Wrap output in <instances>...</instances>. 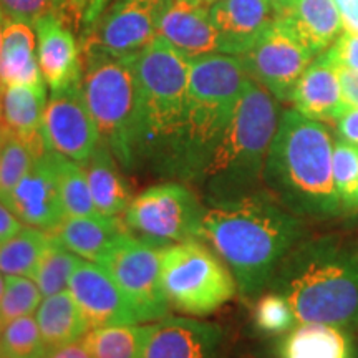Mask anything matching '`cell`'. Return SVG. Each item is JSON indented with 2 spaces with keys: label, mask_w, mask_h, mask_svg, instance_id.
<instances>
[{
  "label": "cell",
  "mask_w": 358,
  "mask_h": 358,
  "mask_svg": "<svg viewBox=\"0 0 358 358\" xmlns=\"http://www.w3.org/2000/svg\"><path fill=\"white\" fill-rule=\"evenodd\" d=\"M307 221L257 189L206 204L203 239L229 267L244 299H257L285 256L308 236Z\"/></svg>",
  "instance_id": "obj_1"
},
{
  "label": "cell",
  "mask_w": 358,
  "mask_h": 358,
  "mask_svg": "<svg viewBox=\"0 0 358 358\" xmlns=\"http://www.w3.org/2000/svg\"><path fill=\"white\" fill-rule=\"evenodd\" d=\"M267 290L292 306L297 324L358 327V252L337 234L307 236L277 267Z\"/></svg>",
  "instance_id": "obj_2"
},
{
  "label": "cell",
  "mask_w": 358,
  "mask_h": 358,
  "mask_svg": "<svg viewBox=\"0 0 358 358\" xmlns=\"http://www.w3.org/2000/svg\"><path fill=\"white\" fill-rule=\"evenodd\" d=\"M334 145L325 123L284 111L264 166V189L306 221L343 217L334 182Z\"/></svg>",
  "instance_id": "obj_3"
},
{
  "label": "cell",
  "mask_w": 358,
  "mask_h": 358,
  "mask_svg": "<svg viewBox=\"0 0 358 358\" xmlns=\"http://www.w3.org/2000/svg\"><path fill=\"white\" fill-rule=\"evenodd\" d=\"M191 58L159 35L134 55L138 88L136 163L176 178L187 123Z\"/></svg>",
  "instance_id": "obj_4"
},
{
  "label": "cell",
  "mask_w": 358,
  "mask_h": 358,
  "mask_svg": "<svg viewBox=\"0 0 358 358\" xmlns=\"http://www.w3.org/2000/svg\"><path fill=\"white\" fill-rule=\"evenodd\" d=\"M280 115L279 101L249 80L226 131L196 182L206 204L262 189L264 166Z\"/></svg>",
  "instance_id": "obj_5"
},
{
  "label": "cell",
  "mask_w": 358,
  "mask_h": 358,
  "mask_svg": "<svg viewBox=\"0 0 358 358\" xmlns=\"http://www.w3.org/2000/svg\"><path fill=\"white\" fill-rule=\"evenodd\" d=\"M249 80L241 57L216 52L191 58L187 123L178 179L198 182Z\"/></svg>",
  "instance_id": "obj_6"
},
{
  "label": "cell",
  "mask_w": 358,
  "mask_h": 358,
  "mask_svg": "<svg viewBox=\"0 0 358 358\" xmlns=\"http://www.w3.org/2000/svg\"><path fill=\"white\" fill-rule=\"evenodd\" d=\"M85 100L101 141L124 171L136 166L138 88L134 55L82 53Z\"/></svg>",
  "instance_id": "obj_7"
},
{
  "label": "cell",
  "mask_w": 358,
  "mask_h": 358,
  "mask_svg": "<svg viewBox=\"0 0 358 358\" xmlns=\"http://www.w3.org/2000/svg\"><path fill=\"white\" fill-rule=\"evenodd\" d=\"M161 279L169 307L187 317H208L229 303L237 284L229 267L204 241L163 249Z\"/></svg>",
  "instance_id": "obj_8"
},
{
  "label": "cell",
  "mask_w": 358,
  "mask_h": 358,
  "mask_svg": "<svg viewBox=\"0 0 358 358\" xmlns=\"http://www.w3.org/2000/svg\"><path fill=\"white\" fill-rule=\"evenodd\" d=\"M206 204L182 181H164L134 196L122 219L128 232L146 243L168 245L203 239Z\"/></svg>",
  "instance_id": "obj_9"
},
{
  "label": "cell",
  "mask_w": 358,
  "mask_h": 358,
  "mask_svg": "<svg viewBox=\"0 0 358 358\" xmlns=\"http://www.w3.org/2000/svg\"><path fill=\"white\" fill-rule=\"evenodd\" d=\"M163 249L124 232L98 262L127 295L140 322L161 320L171 310L161 279Z\"/></svg>",
  "instance_id": "obj_10"
},
{
  "label": "cell",
  "mask_w": 358,
  "mask_h": 358,
  "mask_svg": "<svg viewBox=\"0 0 358 358\" xmlns=\"http://www.w3.org/2000/svg\"><path fill=\"white\" fill-rule=\"evenodd\" d=\"M315 57L290 22L277 17L257 42L241 55V60L250 80L266 88L277 101L287 103Z\"/></svg>",
  "instance_id": "obj_11"
},
{
  "label": "cell",
  "mask_w": 358,
  "mask_h": 358,
  "mask_svg": "<svg viewBox=\"0 0 358 358\" xmlns=\"http://www.w3.org/2000/svg\"><path fill=\"white\" fill-rule=\"evenodd\" d=\"M168 0H111L92 24L80 30L82 53L138 55L158 35Z\"/></svg>",
  "instance_id": "obj_12"
},
{
  "label": "cell",
  "mask_w": 358,
  "mask_h": 358,
  "mask_svg": "<svg viewBox=\"0 0 358 358\" xmlns=\"http://www.w3.org/2000/svg\"><path fill=\"white\" fill-rule=\"evenodd\" d=\"M42 136L47 150L83 164L101 138L85 100L82 82L50 92L43 113Z\"/></svg>",
  "instance_id": "obj_13"
},
{
  "label": "cell",
  "mask_w": 358,
  "mask_h": 358,
  "mask_svg": "<svg viewBox=\"0 0 358 358\" xmlns=\"http://www.w3.org/2000/svg\"><path fill=\"white\" fill-rule=\"evenodd\" d=\"M69 292L82 308L92 330L140 322L131 302L101 264L80 259L71 272Z\"/></svg>",
  "instance_id": "obj_14"
},
{
  "label": "cell",
  "mask_w": 358,
  "mask_h": 358,
  "mask_svg": "<svg viewBox=\"0 0 358 358\" xmlns=\"http://www.w3.org/2000/svg\"><path fill=\"white\" fill-rule=\"evenodd\" d=\"M7 206L25 226L37 227L50 234L60 229L66 213L58 189L50 150H45V153L34 161L32 168L13 189Z\"/></svg>",
  "instance_id": "obj_15"
},
{
  "label": "cell",
  "mask_w": 358,
  "mask_h": 358,
  "mask_svg": "<svg viewBox=\"0 0 358 358\" xmlns=\"http://www.w3.org/2000/svg\"><path fill=\"white\" fill-rule=\"evenodd\" d=\"M224 343L221 325L194 317H164L151 325L145 358H219Z\"/></svg>",
  "instance_id": "obj_16"
},
{
  "label": "cell",
  "mask_w": 358,
  "mask_h": 358,
  "mask_svg": "<svg viewBox=\"0 0 358 358\" xmlns=\"http://www.w3.org/2000/svg\"><path fill=\"white\" fill-rule=\"evenodd\" d=\"M34 27L40 70L50 92L82 82L83 57L77 32L57 13L42 17Z\"/></svg>",
  "instance_id": "obj_17"
},
{
  "label": "cell",
  "mask_w": 358,
  "mask_h": 358,
  "mask_svg": "<svg viewBox=\"0 0 358 358\" xmlns=\"http://www.w3.org/2000/svg\"><path fill=\"white\" fill-rule=\"evenodd\" d=\"M219 52L241 57L277 19L268 0H217L209 8Z\"/></svg>",
  "instance_id": "obj_18"
},
{
  "label": "cell",
  "mask_w": 358,
  "mask_h": 358,
  "mask_svg": "<svg viewBox=\"0 0 358 358\" xmlns=\"http://www.w3.org/2000/svg\"><path fill=\"white\" fill-rule=\"evenodd\" d=\"M211 6L204 0H168L161 13L158 35L187 58L219 52Z\"/></svg>",
  "instance_id": "obj_19"
},
{
  "label": "cell",
  "mask_w": 358,
  "mask_h": 358,
  "mask_svg": "<svg viewBox=\"0 0 358 358\" xmlns=\"http://www.w3.org/2000/svg\"><path fill=\"white\" fill-rule=\"evenodd\" d=\"M290 103L294 110L320 123H335L345 110L340 87L338 65L329 52L312 60L299 80Z\"/></svg>",
  "instance_id": "obj_20"
},
{
  "label": "cell",
  "mask_w": 358,
  "mask_h": 358,
  "mask_svg": "<svg viewBox=\"0 0 358 358\" xmlns=\"http://www.w3.org/2000/svg\"><path fill=\"white\" fill-rule=\"evenodd\" d=\"M47 101L45 82L0 90V127L38 151H45L42 123Z\"/></svg>",
  "instance_id": "obj_21"
},
{
  "label": "cell",
  "mask_w": 358,
  "mask_h": 358,
  "mask_svg": "<svg viewBox=\"0 0 358 358\" xmlns=\"http://www.w3.org/2000/svg\"><path fill=\"white\" fill-rule=\"evenodd\" d=\"M275 358H358V348L345 327L297 324L280 335Z\"/></svg>",
  "instance_id": "obj_22"
},
{
  "label": "cell",
  "mask_w": 358,
  "mask_h": 358,
  "mask_svg": "<svg viewBox=\"0 0 358 358\" xmlns=\"http://www.w3.org/2000/svg\"><path fill=\"white\" fill-rule=\"evenodd\" d=\"M87 173L90 191L98 214L101 216H122L133 201L131 186L124 178L110 148L100 141L93 155L82 164Z\"/></svg>",
  "instance_id": "obj_23"
},
{
  "label": "cell",
  "mask_w": 358,
  "mask_h": 358,
  "mask_svg": "<svg viewBox=\"0 0 358 358\" xmlns=\"http://www.w3.org/2000/svg\"><path fill=\"white\" fill-rule=\"evenodd\" d=\"M43 82L37 32L27 22H7L0 48V90Z\"/></svg>",
  "instance_id": "obj_24"
},
{
  "label": "cell",
  "mask_w": 358,
  "mask_h": 358,
  "mask_svg": "<svg viewBox=\"0 0 358 358\" xmlns=\"http://www.w3.org/2000/svg\"><path fill=\"white\" fill-rule=\"evenodd\" d=\"M128 232L120 216H66L55 234L80 259L100 262L120 236Z\"/></svg>",
  "instance_id": "obj_25"
},
{
  "label": "cell",
  "mask_w": 358,
  "mask_h": 358,
  "mask_svg": "<svg viewBox=\"0 0 358 358\" xmlns=\"http://www.w3.org/2000/svg\"><path fill=\"white\" fill-rule=\"evenodd\" d=\"M35 319L48 350L78 342L92 330L82 308L69 290L45 297L40 302Z\"/></svg>",
  "instance_id": "obj_26"
},
{
  "label": "cell",
  "mask_w": 358,
  "mask_h": 358,
  "mask_svg": "<svg viewBox=\"0 0 358 358\" xmlns=\"http://www.w3.org/2000/svg\"><path fill=\"white\" fill-rule=\"evenodd\" d=\"M285 19L315 55L332 47L343 29L334 0H297Z\"/></svg>",
  "instance_id": "obj_27"
},
{
  "label": "cell",
  "mask_w": 358,
  "mask_h": 358,
  "mask_svg": "<svg viewBox=\"0 0 358 358\" xmlns=\"http://www.w3.org/2000/svg\"><path fill=\"white\" fill-rule=\"evenodd\" d=\"M151 325H110L85 335L92 358H145Z\"/></svg>",
  "instance_id": "obj_28"
},
{
  "label": "cell",
  "mask_w": 358,
  "mask_h": 358,
  "mask_svg": "<svg viewBox=\"0 0 358 358\" xmlns=\"http://www.w3.org/2000/svg\"><path fill=\"white\" fill-rule=\"evenodd\" d=\"M48 241L50 232L24 226L15 236L0 244V272L3 275L32 277Z\"/></svg>",
  "instance_id": "obj_29"
},
{
  "label": "cell",
  "mask_w": 358,
  "mask_h": 358,
  "mask_svg": "<svg viewBox=\"0 0 358 358\" xmlns=\"http://www.w3.org/2000/svg\"><path fill=\"white\" fill-rule=\"evenodd\" d=\"M52 153L58 179V189H60L66 216H98L85 168L77 161L66 158L57 151H52Z\"/></svg>",
  "instance_id": "obj_30"
},
{
  "label": "cell",
  "mask_w": 358,
  "mask_h": 358,
  "mask_svg": "<svg viewBox=\"0 0 358 358\" xmlns=\"http://www.w3.org/2000/svg\"><path fill=\"white\" fill-rule=\"evenodd\" d=\"M78 261L80 257L62 243L60 237L50 234V241H48L32 275L43 297H50V295L69 290L71 272L77 267Z\"/></svg>",
  "instance_id": "obj_31"
},
{
  "label": "cell",
  "mask_w": 358,
  "mask_h": 358,
  "mask_svg": "<svg viewBox=\"0 0 358 358\" xmlns=\"http://www.w3.org/2000/svg\"><path fill=\"white\" fill-rule=\"evenodd\" d=\"M45 151H38L29 143L8 133L3 143L2 158H0V201L8 204L12 192L22 178L32 168L34 161Z\"/></svg>",
  "instance_id": "obj_32"
},
{
  "label": "cell",
  "mask_w": 358,
  "mask_h": 358,
  "mask_svg": "<svg viewBox=\"0 0 358 358\" xmlns=\"http://www.w3.org/2000/svg\"><path fill=\"white\" fill-rule=\"evenodd\" d=\"M0 353L8 358L47 357L48 348L34 315L12 320L0 330Z\"/></svg>",
  "instance_id": "obj_33"
},
{
  "label": "cell",
  "mask_w": 358,
  "mask_h": 358,
  "mask_svg": "<svg viewBox=\"0 0 358 358\" xmlns=\"http://www.w3.org/2000/svg\"><path fill=\"white\" fill-rule=\"evenodd\" d=\"M332 169L343 216L358 214V146L337 138L334 145Z\"/></svg>",
  "instance_id": "obj_34"
},
{
  "label": "cell",
  "mask_w": 358,
  "mask_h": 358,
  "mask_svg": "<svg viewBox=\"0 0 358 358\" xmlns=\"http://www.w3.org/2000/svg\"><path fill=\"white\" fill-rule=\"evenodd\" d=\"M37 282L25 275H6L2 301H0V330L12 320L34 315L42 302Z\"/></svg>",
  "instance_id": "obj_35"
},
{
  "label": "cell",
  "mask_w": 358,
  "mask_h": 358,
  "mask_svg": "<svg viewBox=\"0 0 358 358\" xmlns=\"http://www.w3.org/2000/svg\"><path fill=\"white\" fill-rule=\"evenodd\" d=\"M254 325L264 335L280 337L297 325V317L292 306L282 295L266 290L256 299Z\"/></svg>",
  "instance_id": "obj_36"
},
{
  "label": "cell",
  "mask_w": 358,
  "mask_h": 358,
  "mask_svg": "<svg viewBox=\"0 0 358 358\" xmlns=\"http://www.w3.org/2000/svg\"><path fill=\"white\" fill-rule=\"evenodd\" d=\"M0 10L8 22H35L57 12V0H0Z\"/></svg>",
  "instance_id": "obj_37"
},
{
  "label": "cell",
  "mask_w": 358,
  "mask_h": 358,
  "mask_svg": "<svg viewBox=\"0 0 358 358\" xmlns=\"http://www.w3.org/2000/svg\"><path fill=\"white\" fill-rule=\"evenodd\" d=\"M330 57L340 69L358 71V34H350L343 30L330 48H327Z\"/></svg>",
  "instance_id": "obj_38"
},
{
  "label": "cell",
  "mask_w": 358,
  "mask_h": 358,
  "mask_svg": "<svg viewBox=\"0 0 358 358\" xmlns=\"http://www.w3.org/2000/svg\"><path fill=\"white\" fill-rule=\"evenodd\" d=\"M93 3V0H57V15L62 17L75 32L82 29L85 13Z\"/></svg>",
  "instance_id": "obj_39"
},
{
  "label": "cell",
  "mask_w": 358,
  "mask_h": 358,
  "mask_svg": "<svg viewBox=\"0 0 358 358\" xmlns=\"http://www.w3.org/2000/svg\"><path fill=\"white\" fill-rule=\"evenodd\" d=\"M340 140L358 146V108H345L335 122Z\"/></svg>",
  "instance_id": "obj_40"
},
{
  "label": "cell",
  "mask_w": 358,
  "mask_h": 358,
  "mask_svg": "<svg viewBox=\"0 0 358 358\" xmlns=\"http://www.w3.org/2000/svg\"><path fill=\"white\" fill-rule=\"evenodd\" d=\"M340 87H342V100L345 108H358V71L340 69Z\"/></svg>",
  "instance_id": "obj_41"
},
{
  "label": "cell",
  "mask_w": 358,
  "mask_h": 358,
  "mask_svg": "<svg viewBox=\"0 0 358 358\" xmlns=\"http://www.w3.org/2000/svg\"><path fill=\"white\" fill-rule=\"evenodd\" d=\"M22 227H24V222L13 214L6 203L0 201V244L15 236Z\"/></svg>",
  "instance_id": "obj_42"
},
{
  "label": "cell",
  "mask_w": 358,
  "mask_h": 358,
  "mask_svg": "<svg viewBox=\"0 0 358 358\" xmlns=\"http://www.w3.org/2000/svg\"><path fill=\"white\" fill-rule=\"evenodd\" d=\"M345 32L358 34V0H334Z\"/></svg>",
  "instance_id": "obj_43"
},
{
  "label": "cell",
  "mask_w": 358,
  "mask_h": 358,
  "mask_svg": "<svg viewBox=\"0 0 358 358\" xmlns=\"http://www.w3.org/2000/svg\"><path fill=\"white\" fill-rule=\"evenodd\" d=\"M45 358H92L90 355L87 345H85V340H78V342L69 343V345L53 348L48 350Z\"/></svg>",
  "instance_id": "obj_44"
},
{
  "label": "cell",
  "mask_w": 358,
  "mask_h": 358,
  "mask_svg": "<svg viewBox=\"0 0 358 358\" xmlns=\"http://www.w3.org/2000/svg\"><path fill=\"white\" fill-rule=\"evenodd\" d=\"M111 2V0H93V3L90 6V8L87 10V13H85V19H83V24H82V29H85V27L92 24L93 20L96 19L98 15L103 12V8H105L108 3ZM80 29V30H82ZM80 34V32H78Z\"/></svg>",
  "instance_id": "obj_45"
},
{
  "label": "cell",
  "mask_w": 358,
  "mask_h": 358,
  "mask_svg": "<svg viewBox=\"0 0 358 358\" xmlns=\"http://www.w3.org/2000/svg\"><path fill=\"white\" fill-rule=\"evenodd\" d=\"M268 2H271V6L274 8L277 17H285L292 12V8L297 0H268Z\"/></svg>",
  "instance_id": "obj_46"
},
{
  "label": "cell",
  "mask_w": 358,
  "mask_h": 358,
  "mask_svg": "<svg viewBox=\"0 0 358 358\" xmlns=\"http://www.w3.org/2000/svg\"><path fill=\"white\" fill-rule=\"evenodd\" d=\"M7 19L6 15H3L2 10H0V48H2V38H3V30H6V25H7Z\"/></svg>",
  "instance_id": "obj_47"
},
{
  "label": "cell",
  "mask_w": 358,
  "mask_h": 358,
  "mask_svg": "<svg viewBox=\"0 0 358 358\" xmlns=\"http://www.w3.org/2000/svg\"><path fill=\"white\" fill-rule=\"evenodd\" d=\"M8 136V131L3 127H0V158H2V150H3V143H6Z\"/></svg>",
  "instance_id": "obj_48"
},
{
  "label": "cell",
  "mask_w": 358,
  "mask_h": 358,
  "mask_svg": "<svg viewBox=\"0 0 358 358\" xmlns=\"http://www.w3.org/2000/svg\"><path fill=\"white\" fill-rule=\"evenodd\" d=\"M3 287H6V277H3L2 272H0V301H2V295H3Z\"/></svg>",
  "instance_id": "obj_49"
},
{
  "label": "cell",
  "mask_w": 358,
  "mask_h": 358,
  "mask_svg": "<svg viewBox=\"0 0 358 358\" xmlns=\"http://www.w3.org/2000/svg\"><path fill=\"white\" fill-rule=\"evenodd\" d=\"M204 2H206V3H209V6H213V3H216L217 0H204Z\"/></svg>",
  "instance_id": "obj_50"
},
{
  "label": "cell",
  "mask_w": 358,
  "mask_h": 358,
  "mask_svg": "<svg viewBox=\"0 0 358 358\" xmlns=\"http://www.w3.org/2000/svg\"><path fill=\"white\" fill-rule=\"evenodd\" d=\"M0 358H8V357H6V355H2V353H0Z\"/></svg>",
  "instance_id": "obj_51"
},
{
  "label": "cell",
  "mask_w": 358,
  "mask_h": 358,
  "mask_svg": "<svg viewBox=\"0 0 358 358\" xmlns=\"http://www.w3.org/2000/svg\"><path fill=\"white\" fill-rule=\"evenodd\" d=\"M357 209H358V206H357Z\"/></svg>",
  "instance_id": "obj_52"
}]
</instances>
